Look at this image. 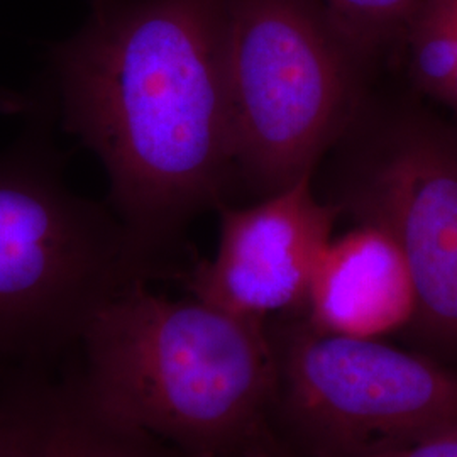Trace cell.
<instances>
[{
    "instance_id": "30bf717a",
    "label": "cell",
    "mask_w": 457,
    "mask_h": 457,
    "mask_svg": "<svg viewBox=\"0 0 457 457\" xmlns=\"http://www.w3.org/2000/svg\"><path fill=\"white\" fill-rule=\"evenodd\" d=\"M402 45L415 85L457 111V0H424Z\"/></svg>"
},
{
    "instance_id": "5b68a950",
    "label": "cell",
    "mask_w": 457,
    "mask_h": 457,
    "mask_svg": "<svg viewBox=\"0 0 457 457\" xmlns=\"http://www.w3.org/2000/svg\"><path fill=\"white\" fill-rule=\"evenodd\" d=\"M271 430L298 457H378L457 427V371L417 353L328 334L302 315L266 322Z\"/></svg>"
},
{
    "instance_id": "8992f818",
    "label": "cell",
    "mask_w": 457,
    "mask_h": 457,
    "mask_svg": "<svg viewBox=\"0 0 457 457\" xmlns=\"http://www.w3.org/2000/svg\"><path fill=\"white\" fill-rule=\"evenodd\" d=\"M332 204L396 241L417 295L410 328L457 354V128L420 117L388 126Z\"/></svg>"
},
{
    "instance_id": "5bb4252c",
    "label": "cell",
    "mask_w": 457,
    "mask_h": 457,
    "mask_svg": "<svg viewBox=\"0 0 457 457\" xmlns=\"http://www.w3.org/2000/svg\"><path fill=\"white\" fill-rule=\"evenodd\" d=\"M253 457H298L295 456L294 453L287 447V445H283L281 442L278 441L277 436L273 434V430H271V434L262 441V445L258 447V451L254 453V456Z\"/></svg>"
},
{
    "instance_id": "6da1fadb",
    "label": "cell",
    "mask_w": 457,
    "mask_h": 457,
    "mask_svg": "<svg viewBox=\"0 0 457 457\" xmlns=\"http://www.w3.org/2000/svg\"><path fill=\"white\" fill-rule=\"evenodd\" d=\"M226 2L90 0L53 49L65 128L104 164L114 213L160 278L183 277L185 230L234 185Z\"/></svg>"
},
{
    "instance_id": "9c48e42d",
    "label": "cell",
    "mask_w": 457,
    "mask_h": 457,
    "mask_svg": "<svg viewBox=\"0 0 457 457\" xmlns=\"http://www.w3.org/2000/svg\"><path fill=\"white\" fill-rule=\"evenodd\" d=\"M5 457H183L146 432L122 424L83 395L75 376L53 381L29 371Z\"/></svg>"
},
{
    "instance_id": "7c38bea8",
    "label": "cell",
    "mask_w": 457,
    "mask_h": 457,
    "mask_svg": "<svg viewBox=\"0 0 457 457\" xmlns=\"http://www.w3.org/2000/svg\"><path fill=\"white\" fill-rule=\"evenodd\" d=\"M24 370L0 368V457L7 456L16 430Z\"/></svg>"
},
{
    "instance_id": "4fadbf2b",
    "label": "cell",
    "mask_w": 457,
    "mask_h": 457,
    "mask_svg": "<svg viewBox=\"0 0 457 457\" xmlns=\"http://www.w3.org/2000/svg\"><path fill=\"white\" fill-rule=\"evenodd\" d=\"M378 457H457V427L407 449Z\"/></svg>"
},
{
    "instance_id": "ba28073f",
    "label": "cell",
    "mask_w": 457,
    "mask_h": 457,
    "mask_svg": "<svg viewBox=\"0 0 457 457\" xmlns=\"http://www.w3.org/2000/svg\"><path fill=\"white\" fill-rule=\"evenodd\" d=\"M417 295L407 260L385 228L360 224L330 239L302 317L328 334L385 339L410 328Z\"/></svg>"
},
{
    "instance_id": "277c9868",
    "label": "cell",
    "mask_w": 457,
    "mask_h": 457,
    "mask_svg": "<svg viewBox=\"0 0 457 457\" xmlns=\"http://www.w3.org/2000/svg\"><path fill=\"white\" fill-rule=\"evenodd\" d=\"M361 62L320 0H228L234 185L266 196L313 175L349 128Z\"/></svg>"
},
{
    "instance_id": "52a82bcc",
    "label": "cell",
    "mask_w": 457,
    "mask_h": 457,
    "mask_svg": "<svg viewBox=\"0 0 457 457\" xmlns=\"http://www.w3.org/2000/svg\"><path fill=\"white\" fill-rule=\"evenodd\" d=\"M217 211L215 256L181 277L190 295L258 322L302 315L341 209L319 200L311 175L254 205Z\"/></svg>"
},
{
    "instance_id": "3957f363",
    "label": "cell",
    "mask_w": 457,
    "mask_h": 457,
    "mask_svg": "<svg viewBox=\"0 0 457 457\" xmlns=\"http://www.w3.org/2000/svg\"><path fill=\"white\" fill-rule=\"evenodd\" d=\"M154 278L117 215L75 195L43 151L0 158V368L45 370L105 302Z\"/></svg>"
},
{
    "instance_id": "7a4b0ae2",
    "label": "cell",
    "mask_w": 457,
    "mask_h": 457,
    "mask_svg": "<svg viewBox=\"0 0 457 457\" xmlns=\"http://www.w3.org/2000/svg\"><path fill=\"white\" fill-rule=\"evenodd\" d=\"M75 379L104 413L183 457H253L271 434L266 322L136 283L85 327Z\"/></svg>"
},
{
    "instance_id": "8fae6325",
    "label": "cell",
    "mask_w": 457,
    "mask_h": 457,
    "mask_svg": "<svg viewBox=\"0 0 457 457\" xmlns=\"http://www.w3.org/2000/svg\"><path fill=\"white\" fill-rule=\"evenodd\" d=\"M361 58L402 45L424 0H320Z\"/></svg>"
}]
</instances>
